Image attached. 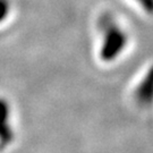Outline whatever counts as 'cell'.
I'll use <instances>...</instances> for the list:
<instances>
[{"label": "cell", "instance_id": "1", "mask_svg": "<svg viewBox=\"0 0 153 153\" xmlns=\"http://www.w3.org/2000/svg\"><path fill=\"white\" fill-rule=\"evenodd\" d=\"M100 30V56L104 61H110L125 51L128 45V33L111 15H104L99 22Z\"/></svg>", "mask_w": 153, "mask_h": 153}, {"label": "cell", "instance_id": "2", "mask_svg": "<svg viewBox=\"0 0 153 153\" xmlns=\"http://www.w3.org/2000/svg\"><path fill=\"white\" fill-rule=\"evenodd\" d=\"M11 2L10 0H0V25L6 23L11 15Z\"/></svg>", "mask_w": 153, "mask_h": 153}, {"label": "cell", "instance_id": "3", "mask_svg": "<svg viewBox=\"0 0 153 153\" xmlns=\"http://www.w3.org/2000/svg\"><path fill=\"white\" fill-rule=\"evenodd\" d=\"M137 7L149 16H153V0H131Z\"/></svg>", "mask_w": 153, "mask_h": 153}]
</instances>
